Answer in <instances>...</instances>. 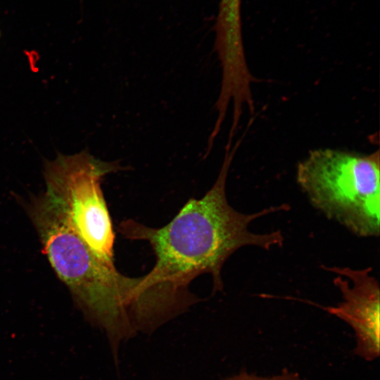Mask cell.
<instances>
[{"instance_id": "1", "label": "cell", "mask_w": 380, "mask_h": 380, "mask_svg": "<svg viewBox=\"0 0 380 380\" xmlns=\"http://www.w3.org/2000/svg\"><path fill=\"white\" fill-rule=\"evenodd\" d=\"M241 141L238 140L232 148H225L222 165L211 189L203 198L188 201L167 224L152 228L133 220L120 223L118 231L125 237L148 241L154 251L156 262L145 275L150 284L188 289L194 279L208 273L213 279V289L220 291L223 265L238 249L253 246L268 251L283 246L284 238L279 230L254 233L248 226L262 216L289 210V205L243 213L228 203L227 179Z\"/></svg>"}, {"instance_id": "2", "label": "cell", "mask_w": 380, "mask_h": 380, "mask_svg": "<svg viewBox=\"0 0 380 380\" xmlns=\"http://www.w3.org/2000/svg\"><path fill=\"white\" fill-rule=\"evenodd\" d=\"M27 212L51 267L92 319L122 329L129 326L132 316L141 319L152 310L156 289L143 277H126L99 259L45 193L30 201Z\"/></svg>"}, {"instance_id": "3", "label": "cell", "mask_w": 380, "mask_h": 380, "mask_svg": "<svg viewBox=\"0 0 380 380\" xmlns=\"http://www.w3.org/2000/svg\"><path fill=\"white\" fill-rule=\"evenodd\" d=\"M296 181L312 205L360 237L380 233V153L333 148L311 151Z\"/></svg>"}, {"instance_id": "4", "label": "cell", "mask_w": 380, "mask_h": 380, "mask_svg": "<svg viewBox=\"0 0 380 380\" xmlns=\"http://www.w3.org/2000/svg\"><path fill=\"white\" fill-rule=\"evenodd\" d=\"M127 169L120 161H102L87 150L72 156L59 154L44 166L45 194L92 252L110 265H114L115 234L101 181L108 173Z\"/></svg>"}, {"instance_id": "5", "label": "cell", "mask_w": 380, "mask_h": 380, "mask_svg": "<svg viewBox=\"0 0 380 380\" xmlns=\"http://www.w3.org/2000/svg\"><path fill=\"white\" fill-rule=\"evenodd\" d=\"M338 274L334 284L343 300L336 306L324 308L348 324L357 337L355 353L372 360L379 356V284L371 274L372 267H322Z\"/></svg>"}, {"instance_id": "6", "label": "cell", "mask_w": 380, "mask_h": 380, "mask_svg": "<svg viewBox=\"0 0 380 380\" xmlns=\"http://www.w3.org/2000/svg\"><path fill=\"white\" fill-rule=\"evenodd\" d=\"M241 0H220L215 30L222 34L235 35L241 30Z\"/></svg>"}, {"instance_id": "7", "label": "cell", "mask_w": 380, "mask_h": 380, "mask_svg": "<svg viewBox=\"0 0 380 380\" xmlns=\"http://www.w3.org/2000/svg\"><path fill=\"white\" fill-rule=\"evenodd\" d=\"M228 380H300L296 376L290 375H281L279 376L272 377V378H261L255 376L248 375V374H241L239 376H234Z\"/></svg>"}, {"instance_id": "8", "label": "cell", "mask_w": 380, "mask_h": 380, "mask_svg": "<svg viewBox=\"0 0 380 380\" xmlns=\"http://www.w3.org/2000/svg\"><path fill=\"white\" fill-rule=\"evenodd\" d=\"M0 35H1V33H0Z\"/></svg>"}]
</instances>
